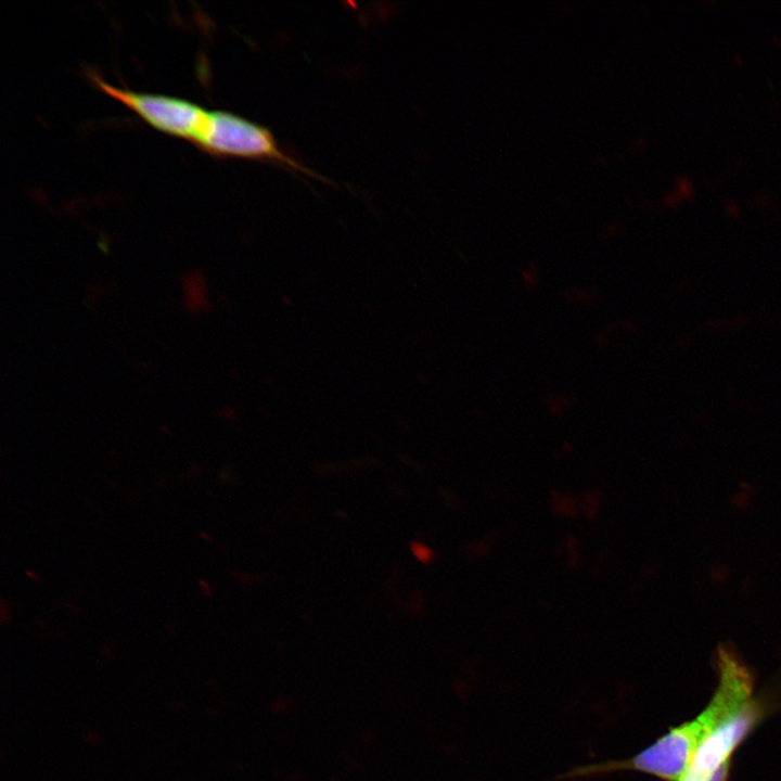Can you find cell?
I'll use <instances>...</instances> for the list:
<instances>
[{
  "mask_svg": "<svg viewBox=\"0 0 781 781\" xmlns=\"http://www.w3.org/2000/svg\"><path fill=\"white\" fill-rule=\"evenodd\" d=\"M87 77L101 92L121 103L155 130L191 144L208 112L200 104L180 97L119 88L91 69L87 71Z\"/></svg>",
  "mask_w": 781,
  "mask_h": 781,
  "instance_id": "3957f363",
  "label": "cell"
},
{
  "mask_svg": "<svg viewBox=\"0 0 781 781\" xmlns=\"http://www.w3.org/2000/svg\"><path fill=\"white\" fill-rule=\"evenodd\" d=\"M767 712V703L754 697L722 720L701 742L680 781H710L717 773L730 772L733 754Z\"/></svg>",
  "mask_w": 781,
  "mask_h": 781,
  "instance_id": "277c9868",
  "label": "cell"
},
{
  "mask_svg": "<svg viewBox=\"0 0 781 781\" xmlns=\"http://www.w3.org/2000/svg\"><path fill=\"white\" fill-rule=\"evenodd\" d=\"M714 664L718 684L707 705L693 719L670 728L652 744L657 764L671 778H681L701 742L754 699V674L732 645L719 644Z\"/></svg>",
  "mask_w": 781,
  "mask_h": 781,
  "instance_id": "6da1fadb",
  "label": "cell"
},
{
  "mask_svg": "<svg viewBox=\"0 0 781 781\" xmlns=\"http://www.w3.org/2000/svg\"><path fill=\"white\" fill-rule=\"evenodd\" d=\"M411 550H412L414 556L423 563H428L433 558V553H432L431 549H428L427 547H425L419 542L412 543Z\"/></svg>",
  "mask_w": 781,
  "mask_h": 781,
  "instance_id": "8992f818",
  "label": "cell"
},
{
  "mask_svg": "<svg viewBox=\"0 0 781 781\" xmlns=\"http://www.w3.org/2000/svg\"><path fill=\"white\" fill-rule=\"evenodd\" d=\"M192 145L216 158L269 162L320 179L285 153L268 128L229 111L208 110Z\"/></svg>",
  "mask_w": 781,
  "mask_h": 781,
  "instance_id": "7a4b0ae2",
  "label": "cell"
},
{
  "mask_svg": "<svg viewBox=\"0 0 781 781\" xmlns=\"http://www.w3.org/2000/svg\"><path fill=\"white\" fill-rule=\"evenodd\" d=\"M184 300L189 310L196 311L208 306L206 299V285L199 271H192L183 279Z\"/></svg>",
  "mask_w": 781,
  "mask_h": 781,
  "instance_id": "5b68a950",
  "label": "cell"
}]
</instances>
